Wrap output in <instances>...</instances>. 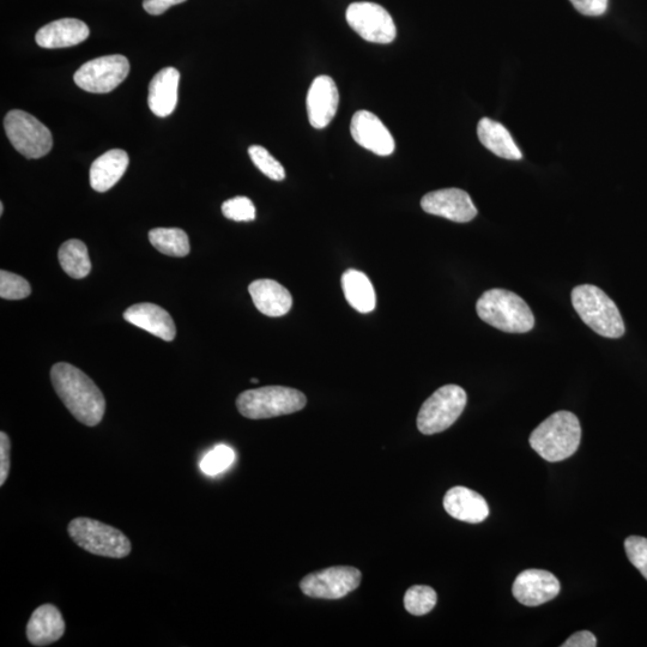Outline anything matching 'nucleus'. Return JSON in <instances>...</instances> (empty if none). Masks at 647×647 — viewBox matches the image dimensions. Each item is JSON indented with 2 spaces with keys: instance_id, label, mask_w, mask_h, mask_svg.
<instances>
[{
  "instance_id": "6",
  "label": "nucleus",
  "mask_w": 647,
  "mask_h": 647,
  "mask_svg": "<svg viewBox=\"0 0 647 647\" xmlns=\"http://www.w3.org/2000/svg\"><path fill=\"white\" fill-rule=\"evenodd\" d=\"M69 535L78 547L104 558L124 559L132 544L124 532L111 525L87 517H78L69 524Z\"/></svg>"
},
{
  "instance_id": "7",
  "label": "nucleus",
  "mask_w": 647,
  "mask_h": 647,
  "mask_svg": "<svg viewBox=\"0 0 647 647\" xmlns=\"http://www.w3.org/2000/svg\"><path fill=\"white\" fill-rule=\"evenodd\" d=\"M467 402V392L461 386H443L423 403L417 415V428L425 435L446 431L462 415Z\"/></svg>"
},
{
  "instance_id": "35",
  "label": "nucleus",
  "mask_w": 647,
  "mask_h": 647,
  "mask_svg": "<svg viewBox=\"0 0 647 647\" xmlns=\"http://www.w3.org/2000/svg\"><path fill=\"white\" fill-rule=\"evenodd\" d=\"M186 2V0H144L143 8L149 15L159 16L172 6Z\"/></svg>"
},
{
  "instance_id": "38",
  "label": "nucleus",
  "mask_w": 647,
  "mask_h": 647,
  "mask_svg": "<svg viewBox=\"0 0 647 647\" xmlns=\"http://www.w3.org/2000/svg\"><path fill=\"white\" fill-rule=\"evenodd\" d=\"M251 383H253V384H257V383H258V379H257V378H252V379H251Z\"/></svg>"
},
{
  "instance_id": "34",
  "label": "nucleus",
  "mask_w": 647,
  "mask_h": 647,
  "mask_svg": "<svg viewBox=\"0 0 647 647\" xmlns=\"http://www.w3.org/2000/svg\"><path fill=\"white\" fill-rule=\"evenodd\" d=\"M574 8L585 16H601L608 9V0H570Z\"/></svg>"
},
{
  "instance_id": "25",
  "label": "nucleus",
  "mask_w": 647,
  "mask_h": 647,
  "mask_svg": "<svg viewBox=\"0 0 647 647\" xmlns=\"http://www.w3.org/2000/svg\"><path fill=\"white\" fill-rule=\"evenodd\" d=\"M58 258L66 274L76 280L87 277L92 271L87 246L81 240L66 241L59 249Z\"/></svg>"
},
{
  "instance_id": "28",
  "label": "nucleus",
  "mask_w": 647,
  "mask_h": 647,
  "mask_svg": "<svg viewBox=\"0 0 647 647\" xmlns=\"http://www.w3.org/2000/svg\"><path fill=\"white\" fill-rule=\"evenodd\" d=\"M249 155L259 171L269 179L282 181L286 178L284 167L265 148L260 147V145H252L249 149Z\"/></svg>"
},
{
  "instance_id": "13",
  "label": "nucleus",
  "mask_w": 647,
  "mask_h": 647,
  "mask_svg": "<svg viewBox=\"0 0 647 647\" xmlns=\"http://www.w3.org/2000/svg\"><path fill=\"white\" fill-rule=\"evenodd\" d=\"M512 592L524 606L538 607L559 595L560 582L548 571L526 570L517 576Z\"/></svg>"
},
{
  "instance_id": "32",
  "label": "nucleus",
  "mask_w": 647,
  "mask_h": 647,
  "mask_svg": "<svg viewBox=\"0 0 647 647\" xmlns=\"http://www.w3.org/2000/svg\"><path fill=\"white\" fill-rule=\"evenodd\" d=\"M625 550L632 565L647 580V538L640 536L628 537L625 541Z\"/></svg>"
},
{
  "instance_id": "14",
  "label": "nucleus",
  "mask_w": 647,
  "mask_h": 647,
  "mask_svg": "<svg viewBox=\"0 0 647 647\" xmlns=\"http://www.w3.org/2000/svg\"><path fill=\"white\" fill-rule=\"evenodd\" d=\"M355 142L379 156H389L395 151V139L376 114L368 111L355 113L350 125Z\"/></svg>"
},
{
  "instance_id": "36",
  "label": "nucleus",
  "mask_w": 647,
  "mask_h": 647,
  "mask_svg": "<svg viewBox=\"0 0 647 647\" xmlns=\"http://www.w3.org/2000/svg\"><path fill=\"white\" fill-rule=\"evenodd\" d=\"M597 640L594 634L589 631H580L574 633L573 636L568 638L562 647H595Z\"/></svg>"
},
{
  "instance_id": "5",
  "label": "nucleus",
  "mask_w": 647,
  "mask_h": 647,
  "mask_svg": "<svg viewBox=\"0 0 647 647\" xmlns=\"http://www.w3.org/2000/svg\"><path fill=\"white\" fill-rule=\"evenodd\" d=\"M306 403L304 393L284 386H265L245 391L237 399L239 413L251 420L298 413L306 407Z\"/></svg>"
},
{
  "instance_id": "15",
  "label": "nucleus",
  "mask_w": 647,
  "mask_h": 647,
  "mask_svg": "<svg viewBox=\"0 0 647 647\" xmlns=\"http://www.w3.org/2000/svg\"><path fill=\"white\" fill-rule=\"evenodd\" d=\"M340 94L334 80L319 76L311 84L307 94V114L314 129H325L337 113Z\"/></svg>"
},
{
  "instance_id": "11",
  "label": "nucleus",
  "mask_w": 647,
  "mask_h": 647,
  "mask_svg": "<svg viewBox=\"0 0 647 647\" xmlns=\"http://www.w3.org/2000/svg\"><path fill=\"white\" fill-rule=\"evenodd\" d=\"M346 17L350 28L368 42L385 45L396 39V24L383 6L370 2L353 3Z\"/></svg>"
},
{
  "instance_id": "24",
  "label": "nucleus",
  "mask_w": 647,
  "mask_h": 647,
  "mask_svg": "<svg viewBox=\"0 0 647 647\" xmlns=\"http://www.w3.org/2000/svg\"><path fill=\"white\" fill-rule=\"evenodd\" d=\"M342 288L348 304L360 313H371L377 298L373 284L364 272L350 269L342 276Z\"/></svg>"
},
{
  "instance_id": "27",
  "label": "nucleus",
  "mask_w": 647,
  "mask_h": 647,
  "mask_svg": "<svg viewBox=\"0 0 647 647\" xmlns=\"http://www.w3.org/2000/svg\"><path fill=\"white\" fill-rule=\"evenodd\" d=\"M437 601V592L431 586L415 585L405 592L404 607L409 614L422 616L431 613Z\"/></svg>"
},
{
  "instance_id": "29",
  "label": "nucleus",
  "mask_w": 647,
  "mask_h": 647,
  "mask_svg": "<svg viewBox=\"0 0 647 647\" xmlns=\"http://www.w3.org/2000/svg\"><path fill=\"white\" fill-rule=\"evenodd\" d=\"M235 452L227 445L216 446L201 462V469L204 474L215 476L223 473L233 464Z\"/></svg>"
},
{
  "instance_id": "8",
  "label": "nucleus",
  "mask_w": 647,
  "mask_h": 647,
  "mask_svg": "<svg viewBox=\"0 0 647 647\" xmlns=\"http://www.w3.org/2000/svg\"><path fill=\"white\" fill-rule=\"evenodd\" d=\"M4 128L11 144L27 159H40L53 147L51 131L27 112L10 111L6 114Z\"/></svg>"
},
{
  "instance_id": "33",
  "label": "nucleus",
  "mask_w": 647,
  "mask_h": 647,
  "mask_svg": "<svg viewBox=\"0 0 647 647\" xmlns=\"http://www.w3.org/2000/svg\"><path fill=\"white\" fill-rule=\"evenodd\" d=\"M11 441L5 432L0 433V486L8 480L11 468Z\"/></svg>"
},
{
  "instance_id": "12",
  "label": "nucleus",
  "mask_w": 647,
  "mask_h": 647,
  "mask_svg": "<svg viewBox=\"0 0 647 647\" xmlns=\"http://www.w3.org/2000/svg\"><path fill=\"white\" fill-rule=\"evenodd\" d=\"M421 207L427 214L444 219L467 223L474 220L477 209L467 192L459 189H444L427 193Z\"/></svg>"
},
{
  "instance_id": "18",
  "label": "nucleus",
  "mask_w": 647,
  "mask_h": 647,
  "mask_svg": "<svg viewBox=\"0 0 647 647\" xmlns=\"http://www.w3.org/2000/svg\"><path fill=\"white\" fill-rule=\"evenodd\" d=\"M65 633L62 613L53 604H44L34 610L27 625V638L33 646H48L58 642Z\"/></svg>"
},
{
  "instance_id": "17",
  "label": "nucleus",
  "mask_w": 647,
  "mask_h": 647,
  "mask_svg": "<svg viewBox=\"0 0 647 647\" xmlns=\"http://www.w3.org/2000/svg\"><path fill=\"white\" fill-rule=\"evenodd\" d=\"M444 509L452 518L470 524H479L489 516L485 498L467 487H453L446 493Z\"/></svg>"
},
{
  "instance_id": "37",
  "label": "nucleus",
  "mask_w": 647,
  "mask_h": 647,
  "mask_svg": "<svg viewBox=\"0 0 647 647\" xmlns=\"http://www.w3.org/2000/svg\"><path fill=\"white\" fill-rule=\"evenodd\" d=\"M4 214V204L0 203V215Z\"/></svg>"
},
{
  "instance_id": "2",
  "label": "nucleus",
  "mask_w": 647,
  "mask_h": 647,
  "mask_svg": "<svg viewBox=\"0 0 647 647\" xmlns=\"http://www.w3.org/2000/svg\"><path fill=\"white\" fill-rule=\"evenodd\" d=\"M582 440L578 417L570 411L549 416L530 435V445L548 462H561L577 452Z\"/></svg>"
},
{
  "instance_id": "4",
  "label": "nucleus",
  "mask_w": 647,
  "mask_h": 647,
  "mask_svg": "<svg viewBox=\"0 0 647 647\" xmlns=\"http://www.w3.org/2000/svg\"><path fill=\"white\" fill-rule=\"evenodd\" d=\"M572 304L580 319L596 334L607 338L625 335L624 319L618 306L602 289L583 284L573 289Z\"/></svg>"
},
{
  "instance_id": "1",
  "label": "nucleus",
  "mask_w": 647,
  "mask_h": 647,
  "mask_svg": "<svg viewBox=\"0 0 647 647\" xmlns=\"http://www.w3.org/2000/svg\"><path fill=\"white\" fill-rule=\"evenodd\" d=\"M51 380L57 395L78 422L94 427L104 419L106 399L86 373L59 362L52 367Z\"/></svg>"
},
{
  "instance_id": "19",
  "label": "nucleus",
  "mask_w": 647,
  "mask_h": 647,
  "mask_svg": "<svg viewBox=\"0 0 647 647\" xmlns=\"http://www.w3.org/2000/svg\"><path fill=\"white\" fill-rule=\"evenodd\" d=\"M90 30L86 23L76 18L48 23L36 33V44L44 48H65L77 46L88 39Z\"/></svg>"
},
{
  "instance_id": "26",
  "label": "nucleus",
  "mask_w": 647,
  "mask_h": 647,
  "mask_svg": "<svg viewBox=\"0 0 647 647\" xmlns=\"http://www.w3.org/2000/svg\"><path fill=\"white\" fill-rule=\"evenodd\" d=\"M149 240L157 251L166 256L186 257L191 250L189 237L179 228H155L149 232Z\"/></svg>"
},
{
  "instance_id": "21",
  "label": "nucleus",
  "mask_w": 647,
  "mask_h": 647,
  "mask_svg": "<svg viewBox=\"0 0 647 647\" xmlns=\"http://www.w3.org/2000/svg\"><path fill=\"white\" fill-rule=\"evenodd\" d=\"M249 292L253 304L268 317H282L292 310L293 298L287 288L274 280L252 282Z\"/></svg>"
},
{
  "instance_id": "30",
  "label": "nucleus",
  "mask_w": 647,
  "mask_h": 647,
  "mask_svg": "<svg viewBox=\"0 0 647 647\" xmlns=\"http://www.w3.org/2000/svg\"><path fill=\"white\" fill-rule=\"evenodd\" d=\"M32 293V287L23 277L12 272L0 271V298L5 300H22Z\"/></svg>"
},
{
  "instance_id": "16",
  "label": "nucleus",
  "mask_w": 647,
  "mask_h": 647,
  "mask_svg": "<svg viewBox=\"0 0 647 647\" xmlns=\"http://www.w3.org/2000/svg\"><path fill=\"white\" fill-rule=\"evenodd\" d=\"M126 322L137 326V328L149 332V334L161 338L163 341L171 342L177 335L174 320L166 310L155 304L133 305L124 312Z\"/></svg>"
},
{
  "instance_id": "9",
  "label": "nucleus",
  "mask_w": 647,
  "mask_h": 647,
  "mask_svg": "<svg viewBox=\"0 0 647 647\" xmlns=\"http://www.w3.org/2000/svg\"><path fill=\"white\" fill-rule=\"evenodd\" d=\"M130 74L128 58L114 56L100 57L81 66L74 76L78 87L93 94L113 92Z\"/></svg>"
},
{
  "instance_id": "31",
  "label": "nucleus",
  "mask_w": 647,
  "mask_h": 647,
  "mask_svg": "<svg viewBox=\"0 0 647 647\" xmlns=\"http://www.w3.org/2000/svg\"><path fill=\"white\" fill-rule=\"evenodd\" d=\"M222 214L235 222H251L256 220V207L250 198L234 197L222 204Z\"/></svg>"
},
{
  "instance_id": "3",
  "label": "nucleus",
  "mask_w": 647,
  "mask_h": 647,
  "mask_svg": "<svg viewBox=\"0 0 647 647\" xmlns=\"http://www.w3.org/2000/svg\"><path fill=\"white\" fill-rule=\"evenodd\" d=\"M479 317L493 328L510 334H525L534 329L535 317L519 295L506 289H491L477 301Z\"/></svg>"
},
{
  "instance_id": "10",
  "label": "nucleus",
  "mask_w": 647,
  "mask_h": 647,
  "mask_svg": "<svg viewBox=\"0 0 647 647\" xmlns=\"http://www.w3.org/2000/svg\"><path fill=\"white\" fill-rule=\"evenodd\" d=\"M362 574L358 568L336 566L308 574L301 580L300 589L304 595L320 600H340L358 589Z\"/></svg>"
},
{
  "instance_id": "22",
  "label": "nucleus",
  "mask_w": 647,
  "mask_h": 647,
  "mask_svg": "<svg viewBox=\"0 0 647 647\" xmlns=\"http://www.w3.org/2000/svg\"><path fill=\"white\" fill-rule=\"evenodd\" d=\"M129 155L122 149L107 151L96 159L90 167V185L96 192L111 190L128 169Z\"/></svg>"
},
{
  "instance_id": "20",
  "label": "nucleus",
  "mask_w": 647,
  "mask_h": 647,
  "mask_svg": "<svg viewBox=\"0 0 647 647\" xmlns=\"http://www.w3.org/2000/svg\"><path fill=\"white\" fill-rule=\"evenodd\" d=\"M180 74L177 69L166 68L154 76L150 82L148 105L160 118L171 116L178 104Z\"/></svg>"
},
{
  "instance_id": "23",
  "label": "nucleus",
  "mask_w": 647,
  "mask_h": 647,
  "mask_svg": "<svg viewBox=\"0 0 647 647\" xmlns=\"http://www.w3.org/2000/svg\"><path fill=\"white\" fill-rule=\"evenodd\" d=\"M477 136L488 150L506 160H520L523 157L509 130L503 124L483 118L477 125Z\"/></svg>"
}]
</instances>
